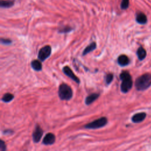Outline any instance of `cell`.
I'll return each mask as SVG.
<instances>
[{
    "instance_id": "obj_19",
    "label": "cell",
    "mask_w": 151,
    "mask_h": 151,
    "mask_svg": "<svg viewBox=\"0 0 151 151\" xmlns=\"http://www.w3.org/2000/svg\"><path fill=\"white\" fill-rule=\"evenodd\" d=\"M129 0H122L120 7L122 9H126L129 7Z\"/></svg>"
},
{
    "instance_id": "obj_2",
    "label": "cell",
    "mask_w": 151,
    "mask_h": 151,
    "mask_svg": "<svg viewBox=\"0 0 151 151\" xmlns=\"http://www.w3.org/2000/svg\"><path fill=\"white\" fill-rule=\"evenodd\" d=\"M136 88L137 90H145L151 85V75L144 74L136 78L134 83Z\"/></svg>"
},
{
    "instance_id": "obj_8",
    "label": "cell",
    "mask_w": 151,
    "mask_h": 151,
    "mask_svg": "<svg viewBox=\"0 0 151 151\" xmlns=\"http://www.w3.org/2000/svg\"><path fill=\"white\" fill-rule=\"evenodd\" d=\"M55 140V136L51 133H47L42 139V143L45 145H52Z\"/></svg>"
},
{
    "instance_id": "obj_16",
    "label": "cell",
    "mask_w": 151,
    "mask_h": 151,
    "mask_svg": "<svg viewBox=\"0 0 151 151\" xmlns=\"http://www.w3.org/2000/svg\"><path fill=\"white\" fill-rule=\"evenodd\" d=\"M14 98V96L11 93H5L4 94L3 97L1 99V100L5 103H9Z\"/></svg>"
},
{
    "instance_id": "obj_15",
    "label": "cell",
    "mask_w": 151,
    "mask_h": 151,
    "mask_svg": "<svg viewBox=\"0 0 151 151\" xmlns=\"http://www.w3.org/2000/svg\"><path fill=\"white\" fill-rule=\"evenodd\" d=\"M137 55L140 60H143L146 55V50L142 47H139L137 50Z\"/></svg>"
},
{
    "instance_id": "obj_21",
    "label": "cell",
    "mask_w": 151,
    "mask_h": 151,
    "mask_svg": "<svg viewBox=\"0 0 151 151\" xmlns=\"http://www.w3.org/2000/svg\"><path fill=\"white\" fill-rule=\"evenodd\" d=\"M12 41L9 39H6V38H1V43L4 45H9L10 44H11Z\"/></svg>"
},
{
    "instance_id": "obj_18",
    "label": "cell",
    "mask_w": 151,
    "mask_h": 151,
    "mask_svg": "<svg viewBox=\"0 0 151 151\" xmlns=\"http://www.w3.org/2000/svg\"><path fill=\"white\" fill-rule=\"evenodd\" d=\"M113 74L111 73H109L107 74H106V77H105V82L107 84H110L111 83V82L113 81Z\"/></svg>"
},
{
    "instance_id": "obj_11",
    "label": "cell",
    "mask_w": 151,
    "mask_h": 151,
    "mask_svg": "<svg viewBox=\"0 0 151 151\" xmlns=\"http://www.w3.org/2000/svg\"><path fill=\"white\" fill-rule=\"evenodd\" d=\"M136 21L137 23L140 24H145L147 22V19L145 14H143V12H139L136 14Z\"/></svg>"
},
{
    "instance_id": "obj_5",
    "label": "cell",
    "mask_w": 151,
    "mask_h": 151,
    "mask_svg": "<svg viewBox=\"0 0 151 151\" xmlns=\"http://www.w3.org/2000/svg\"><path fill=\"white\" fill-rule=\"evenodd\" d=\"M51 54V48L50 45H45L42 47L38 52V57L41 61H44Z\"/></svg>"
},
{
    "instance_id": "obj_20",
    "label": "cell",
    "mask_w": 151,
    "mask_h": 151,
    "mask_svg": "<svg viewBox=\"0 0 151 151\" xmlns=\"http://www.w3.org/2000/svg\"><path fill=\"white\" fill-rule=\"evenodd\" d=\"M72 30V28L70 27H64L63 28H61L59 30H58V32L60 33H67L70 31H71Z\"/></svg>"
},
{
    "instance_id": "obj_6",
    "label": "cell",
    "mask_w": 151,
    "mask_h": 151,
    "mask_svg": "<svg viewBox=\"0 0 151 151\" xmlns=\"http://www.w3.org/2000/svg\"><path fill=\"white\" fill-rule=\"evenodd\" d=\"M43 134V130L38 124H37L32 133V140L34 142L38 143L41 140Z\"/></svg>"
},
{
    "instance_id": "obj_7",
    "label": "cell",
    "mask_w": 151,
    "mask_h": 151,
    "mask_svg": "<svg viewBox=\"0 0 151 151\" xmlns=\"http://www.w3.org/2000/svg\"><path fill=\"white\" fill-rule=\"evenodd\" d=\"M63 71L66 76H67L68 77L71 78L73 81H74L77 83L79 84L80 83L79 78L74 74L73 71L68 66H64L63 68Z\"/></svg>"
},
{
    "instance_id": "obj_12",
    "label": "cell",
    "mask_w": 151,
    "mask_h": 151,
    "mask_svg": "<svg viewBox=\"0 0 151 151\" xmlns=\"http://www.w3.org/2000/svg\"><path fill=\"white\" fill-rule=\"evenodd\" d=\"M100 94L99 93H92L88 95L85 99V103L86 105H90L93 101H94L99 97Z\"/></svg>"
},
{
    "instance_id": "obj_3",
    "label": "cell",
    "mask_w": 151,
    "mask_h": 151,
    "mask_svg": "<svg viewBox=\"0 0 151 151\" xmlns=\"http://www.w3.org/2000/svg\"><path fill=\"white\" fill-rule=\"evenodd\" d=\"M73 90L67 84L63 83L58 88V96L61 100H70L73 97Z\"/></svg>"
},
{
    "instance_id": "obj_4",
    "label": "cell",
    "mask_w": 151,
    "mask_h": 151,
    "mask_svg": "<svg viewBox=\"0 0 151 151\" xmlns=\"http://www.w3.org/2000/svg\"><path fill=\"white\" fill-rule=\"evenodd\" d=\"M107 123V119L105 117H101L97 120H95L87 124H86L84 127L85 129H96L101 128Z\"/></svg>"
},
{
    "instance_id": "obj_1",
    "label": "cell",
    "mask_w": 151,
    "mask_h": 151,
    "mask_svg": "<svg viewBox=\"0 0 151 151\" xmlns=\"http://www.w3.org/2000/svg\"><path fill=\"white\" fill-rule=\"evenodd\" d=\"M120 78L122 80L120 86L122 91L124 93H127L133 86V81L130 74L127 71H123L120 74Z\"/></svg>"
},
{
    "instance_id": "obj_22",
    "label": "cell",
    "mask_w": 151,
    "mask_h": 151,
    "mask_svg": "<svg viewBox=\"0 0 151 151\" xmlns=\"http://www.w3.org/2000/svg\"><path fill=\"white\" fill-rule=\"evenodd\" d=\"M6 145L5 142L2 140H0V150L1 151H5L6 150Z\"/></svg>"
},
{
    "instance_id": "obj_9",
    "label": "cell",
    "mask_w": 151,
    "mask_h": 151,
    "mask_svg": "<svg viewBox=\"0 0 151 151\" xmlns=\"http://www.w3.org/2000/svg\"><path fill=\"white\" fill-rule=\"evenodd\" d=\"M146 116V114L144 112L137 113L132 116V121L133 123H140L145 119Z\"/></svg>"
},
{
    "instance_id": "obj_17",
    "label": "cell",
    "mask_w": 151,
    "mask_h": 151,
    "mask_svg": "<svg viewBox=\"0 0 151 151\" xmlns=\"http://www.w3.org/2000/svg\"><path fill=\"white\" fill-rule=\"evenodd\" d=\"M14 5V2L12 1L1 0L0 1V6L2 8H9Z\"/></svg>"
},
{
    "instance_id": "obj_10",
    "label": "cell",
    "mask_w": 151,
    "mask_h": 151,
    "mask_svg": "<svg viewBox=\"0 0 151 151\" xmlns=\"http://www.w3.org/2000/svg\"><path fill=\"white\" fill-rule=\"evenodd\" d=\"M129 62H130V60H129V58H128V57L124 54L119 55V57L117 58L118 64L120 66H122V67L128 65L129 64Z\"/></svg>"
},
{
    "instance_id": "obj_13",
    "label": "cell",
    "mask_w": 151,
    "mask_h": 151,
    "mask_svg": "<svg viewBox=\"0 0 151 151\" xmlns=\"http://www.w3.org/2000/svg\"><path fill=\"white\" fill-rule=\"evenodd\" d=\"M96 46H97L96 43L95 42H92L90 44L87 45L86 47V48L84 50L82 55H85L87 54L88 53L91 52L92 51H93L94 50H95L96 48Z\"/></svg>"
},
{
    "instance_id": "obj_14",
    "label": "cell",
    "mask_w": 151,
    "mask_h": 151,
    "mask_svg": "<svg viewBox=\"0 0 151 151\" xmlns=\"http://www.w3.org/2000/svg\"><path fill=\"white\" fill-rule=\"evenodd\" d=\"M32 68L35 71H41L42 70L41 63L38 60H34L31 61V63Z\"/></svg>"
}]
</instances>
